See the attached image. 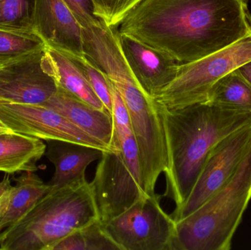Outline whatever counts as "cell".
<instances>
[{
	"label": "cell",
	"mask_w": 251,
	"mask_h": 250,
	"mask_svg": "<svg viewBox=\"0 0 251 250\" xmlns=\"http://www.w3.org/2000/svg\"><path fill=\"white\" fill-rule=\"evenodd\" d=\"M178 64L251 35L247 0H139L116 26Z\"/></svg>",
	"instance_id": "obj_1"
},
{
	"label": "cell",
	"mask_w": 251,
	"mask_h": 250,
	"mask_svg": "<svg viewBox=\"0 0 251 250\" xmlns=\"http://www.w3.org/2000/svg\"><path fill=\"white\" fill-rule=\"evenodd\" d=\"M168 150L162 196L179 209L194 187L211 150L233 132L251 124V113L208 102L183 108L159 104Z\"/></svg>",
	"instance_id": "obj_2"
},
{
	"label": "cell",
	"mask_w": 251,
	"mask_h": 250,
	"mask_svg": "<svg viewBox=\"0 0 251 250\" xmlns=\"http://www.w3.org/2000/svg\"><path fill=\"white\" fill-rule=\"evenodd\" d=\"M100 220L92 184L85 178L51 188L0 236V250H54L74 232Z\"/></svg>",
	"instance_id": "obj_3"
},
{
	"label": "cell",
	"mask_w": 251,
	"mask_h": 250,
	"mask_svg": "<svg viewBox=\"0 0 251 250\" xmlns=\"http://www.w3.org/2000/svg\"><path fill=\"white\" fill-rule=\"evenodd\" d=\"M251 200V147L232 176L194 212L176 222L169 250H228Z\"/></svg>",
	"instance_id": "obj_4"
},
{
	"label": "cell",
	"mask_w": 251,
	"mask_h": 250,
	"mask_svg": "<svg viewBox=\"0 0 251 250\" xmlns=\"http://www.w3.org/2000/svg\"><path fill=\"white\" fill-rule=\"evenodd\" d=\"M251 60V35L200 60L180 65L176 77L154 99L168 109L206 102L218 80Z\"/></svg>",
	"instance_id": "obj_5"
},
{
	"label": "cell",
	"mask_w": 251,
	"mask_h": 250,
	"mask_svg": "<svg viewBox=\"0 0 251 250\" xmlns=\"http://www.w3.org/2000/svg\"><path fill=\"white\" fill-rule=\"evenodd\" d=\"M162 195H145L104 230L121 250H169L176 222L160 205Z\"/></svg>",
	"instance_id": "obj_6"
},
{
	"label": "cell",
	"mask_w": 251,
	"mask_h": 250,
	"mask_svg": "<svg viewBox=\"0 0 251 250\" xmlns=\"http://www.w3.org/2000/svg\"><path fill=\"white\" fill-rule=\"evenodd\" d=\"M251 147V124L233 132L215 145L187 201L173 213L175 222L185 218L212 198L232 176Z\"/></svg>",
	"instance_id": "obj_7"
},
{
	"label": "cell",
	"mask_w": 251,
	"mask_h": 250,
	"mask_svg": "<svg viewBox=\"0 0 251 250\" xmlns=\"http://www.w3.org/2000/svg\"><path fill=\"white\" fill-rule=\"evenodd\" d=\"M0 120L12 132L46 141H63L111 152L55 110L44 104L0 103Z\"/></svg>",
	"instance_id": "obj_8"
},
{
	"label": "cell",
	"mask_w": 251,
	"mask_h": 250,
	"mask_svg": "<svg viewBox=\"0 0 251 250\" xmlns=\"http://www.w3.org/2000/svg\"><path fill=\"white\" fill-rule=\"evenodd\" d=\"M91 183L101 223L120 215L147 195L136 182L121 151L103 153Z\"/></svg>",
	"instance_id": "obj_9"
},
{
	"label": "cell",
	"mask_w": 251,
	"mask_h": 250,
	"mask_svg": "<svg viewBox=\"0 0 251 250\" xmlns=\"http://www.w3.org/2000/svg\"><path fill=\"white\" fill-rule=\"evenodd\" d=\"M44 48L0 66V103L42 104L54 95L57 85L43 68Z\"/></svg>",
	"instance_id": "obj_10"
},
{
	"label": "cell",
	"mask_w": 251,
	"mask_h": 250,
	"mask_svg": "<svg viewBox=\"0 0 251 250\" xmlns=\"http://www.w3.org/2000/svg\"><path fill=\"white\" fill-rule=\"evenodd\" d=\"M33 23L47 46L72 60L85 57L82 27L63 0H36Z\"/></svg>",
	"instance_id": "obj_11"
},
{
	"label": "cell",
	"mask_w": 251,
	"mask_h": 250,
	"mask_svg": "<svg viewBox=\"0 0 251 250\" xmlns=\"http://www.w3.org/2000/svg\"><path fill=\"white\" fill-rule=\"evenodd\" d=\"M119 36L131 71L145 91L154 98L176 77L180 64L130 37Z\"/></svg>",
	"instance_id": "obj_12"
},
{
	"label": "cell",
	"mask_w": 251,
	"mask_h": 250,
	"mask_svg": "<svg viewBox=\"0 0 251 250\" xmlns=\"http://www.w3.org/2000/svg\"><path fill=\"white\" fill-rule=\"evenodd\" d=\"M42 104L64 116L79 129L104 144L111 152L120 151L115 138L113 117L107 112L98 110L59 88Z\"/></svg>",
	"instance_id": "obj_13"
},
{
	"label": "cell",
	"mask_w": 251,
	"mask_h": 250,
	"mask_svg": "<svg viewBox=\"0 0 251 250\" xmlns=\"http://www.w3.org/2000/svg\"><path fill=\"white\" fill-rule=\"evenodd\" d=\"M46 156L54 164L55 172L50 184L59 188L85 179L89 164L100 159L104 151L63 141H47Z\"/></svg>",
	"instance_id": "obj_14"
},
{
	"label": "cell",
	"mask_w": 251,
	"mask_h": 250,
	"mask_svg": "<svg viewBox=\"0 0 251 250\" xmlns=\"http://www.w3.org/2000/svg\"><path fill=\"white\" fill-rule=\"evenodd\" d=\"M42 66L44 70L54 79L57 88L98 110L106 111L102 103L93 91L88 79L75 60L60 51L46 45L42 57Z\"/></svg>",
	"instance_id": "obj_15"
},
{
	"label": "cell",
	"mask_w": 251,
	"mask_h": 250,
	"mask_svg": "<svg viewBox=\"0 0 251 250\" xmlns=\"http://www.w3.org/2000/svg\"><path fill=\"white\" fill-rule=\"evenodd\" d=\"M16 182L0 210V236L19 223L52 188L32 172L19 176Z\"/></svg>",
	"instance_id": "obj_16"
},
{
	"label": "cell",
	"mask_w": 251,
	"mask_h": 250,
	"mask_svg": "<svg viewBox=\"0 0 251 250\" xmlns=\"http://www.w3.org/2000/svg\"><path fill=\"white\" fill-rule=\"evenodd\" d=\"M47 145L42 139L10 132L0 135V171L7 174L34 172L37 163L45 154Z\"/></svg>",
	"instance_id": "obj_17"
},
{
	"label": "cell",
	"mask_w": 251,
	"mask_h": 250,
	"mask_svg": "<svg viewBox=\"0 0 251 250\" xmlns=\"http://www.w3.org/2000/svg\"><path fill=\"white\" fill-rule=\"evenodd\" d=\"M108 82L113 99L112 116L114 126L115 138L119 150L125 159L126 164L128 166L136 182L143 189L138 145L134 131L131 127L128 112L119 91L109 79Z\"/></svg>",
	"instance_id": "obj_18"
},
{
	"label": "cell",
	"mask_w": 251,
	"mask_h": 250,
	"mask_svg": "<svg viewBox=\"0 0 251 250\" xmlns=\"http://www.w3.org/2000/svg\"><path fill=\"white\" fill-rule=\"evenodd\" d=\"M206 102L251 113V85L233 70L212 87Z\"/></svg>",
	"instance_id": "obj_19"
},
{
	"label": "cell",
	"mask_w": 251,
	"mask_h": 250,
	"mask_svg": "<svg viewBox=\"0 0 251 250\" xmlns=\"http://www.w3.org/2000/svg\"><path fill=\"white\" fill-rule=\"evenodd\" d=\"M54 250H121L101 222L92 223L74 232L59 242Z\"/></svg>",
	"instance_id": "obj_20"
},
{
	"label": "cell",
	"mask_w": 251,
	"mask_h": 250,
	"mask_svg": "<svg viewBox=\"0 0 251 250\" xmlns=\"http://www.w3.org/2000/svg\"><path fill=\"white\" fill-rule=\"evenodd\" d=\"M36 0H0V29L35 33L34 12Z\"/></svg>",
	"instance_id": "obj_21"
},
{
	"label": "cell",
	"mask_w": 251,
	"mask_h": 250,
	"mask_svg": "<svg viewBox=\"0 0 251 250\" xmlns=\"http://www.w3.org/2000/svg\"><path fill=\"white\" fill-rule=\"evenodd\" d=\"M46 44L35 33L0 29V59L10 60L42 49Z\"/></svg>",
	"instance_id": "obj_22"
},
{
	"label": "cell",
	"mask_w": 251,
	"mask_h": 250,
	"mask_svg": "<svg viewBox=\"0 0 251 250\" xmlns=\"http://www.w3.org/2000/svg\"><path fill=\"white\" fill-rule=\"evenodd\" d=\"M73 60L76 62L83 72L93 91L104 105L106 111L110 115H113V99L108 79L106 75L86 56Z\"/></svg>",
	"instance_id": "obj_23"
},
{
	"label": "cell",
	"mask_w": 251,
	"mask_h": 250,
	"mask_svg": "<svg viewBox=\"0 0 251 250\" xmlns=\"http://www.w3.org/2000/svg\"><path fill=\"white\" fill-rule=\"evenodd\" d=\"M96 16L107 26L115 28L139 0H91Z\"/></svg>",
	"instance_id": "obj_24"
},
{
	"label": "cell",
	"mask_w": 251,
	"mask_h": 250,
	"mask_svg": "<svg viewBox=\"0 0 251 250\" xmlns=\"http://www.w3.org/2000/svg\"><path fill=\"white\" fill-rule=\"evenodd\" d=\"M82 28L100 26L102 21L94 15L91 0H63Z\"/></svg>",
	"instance_id": "obj_25"
},
{
	"label": "cell",
	"mask_w": 251,
	"mask_h": 250,
	"mask_svg": "<svg viewBox=\"0 0 251 250\" xmlns=\"http://www.w3.org/2000/svg\"><path fill=\"white\" fill-rule=\"evenodd\" d=\"M10 187H11V183H10V178L9 176H6L0 182V210L2 206L3 203L5 201Z\"/></svg>",
	"instance_id": "obj_26"
},
{
	"label": "cell",
	"mask_w": 251,
	"mask_h": 250,
	"mask_svg": "<svg viewBox=\"0 0 251 250\" xmlns=\"http://www.w3.org/2000/svg\"><path fill=\"white\" fill-rule=\"evenodd\" d=\"M236 70L251 85V60L245 63Z\"/></svg>",
	"instance_id": "obj_27"
},
{
	"label": "cell",
	"mask_w": 251,
	"mask_h": 250,
	"mask_svg": "<svg viewBox=\"0 0 251 250\" xmlns=\"http://www.w3.org/2000/svg\"><path fill=\"white\" fill-rule=\"evenodd\" d=\"M12 132L8 127L5 126L2 122L0 120V135L3 133H7V132Z\"/></svg>",
	"instance_id": "obj_28"
},
{
	"label": "cell",
	"mask_w": 251,
	"mask_h": 250,
	"mask_svg": "<svg viewBox=\"0 0 251 250\" xmlns=\"http://www.w3.org/2000/svg\"><path fill=\"white\" fill-rule=\"evenodd\" d=\"M10 61V60H1V59H0V66H1V65L4 64V63H7V62Z\"/></svg>",
	"instance_id": "obj_29"
}]
</instances>
